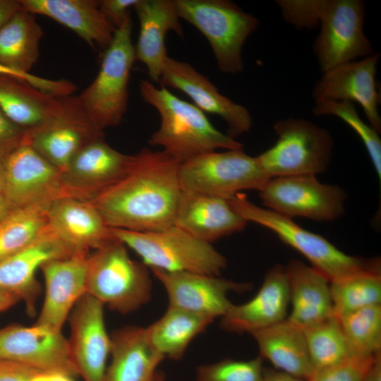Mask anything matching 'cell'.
<instances>
[{
  "mask_svg": "<svg viewBox=\"0 0 381 381\" xmlns=\"http://www.w3.org/2000/svg\"><path fill=\"white\" fill-rule=\"evenodd\" d=\"M180 162L147 148L133 155L127 173L90 200L111 228L159 231L174 225L182 195Z\"/></svg>",
  "mask_w": 381,
  "mask_h": 381,
  "instance_id": "obj_1",
  "label": "cell"
},
{
  "mask_svg": "<svg viewBox=\"0 0 381 381\" xmlns=\"http://www.w3.org/2000/svg\"><path fill=\"white\" fill-rule=\"evenodd\" d=\"M283 18L297 28L320 25L313 46L320 70L374 54L363 30L365 4L361 0H277Z\"/></svg>",
  "mask_w": 381,
  "mask_h": 381,
  "instance_id": "obj_2",
  "label": "cell"
},
{
  "mask_svg": "<svg viewBox=\"0 0 381 381\" xmlns=\"http://www.w3.org/2000/svg\"><path fill=\"white\" fill-rule=\"evenodd\" d=\"M139 90L143 99L154 107L160 117L159 127L151 135L149 144L162 147L179 162L217 149H243L242 143L217 130L198 107L167 88L141 80Z\"/></svg>",
  "mask_w": 381,
  "mask_h": 381,
  "instance_id": "obj_3",
  "label": "cell"
},
{
  "mask_svg": "<svg viewBox=\"0 0 381 381\" xmlns=\"http://www.w3.org/2000/svg\"><path fill=\"white\" fill-rule=\"evenodd\" d=\"M228 202L247 222L267 228L298 250L329 282L360 272L380 270V259L349 255L322 236L298 226L291 219L255 205L243 193L236 194Z\"/></svg>",
  "mask_w": 381,
  "mask_h": 381,
  "instance_id": "obj_4",
  "label": "cell"
},
{
  "mask_svg": "<svg viewBox=\"0 0 381 381\" xmlns=\"http://www.w3.org/2000/svg\"><path fill=\"white\" fill-rule=\"evenodd\" d=\"M113 235L133 250L150 270L189 272L219 276L225 257L211 243L172 225L152 231L111 228Z\"/></svg>",
  "mask_w": 381,
  "mask_h": 381,
  "instance_id": "obj_5",
  "label": "cell"
},
{
  "mask_svg": "<svg viewBox=\"0 0 381 381\" xmlns=\"http://www.w3.org/2000/svg\"><path fill=\"white\" fill-rule=\"evenodd\" d=\"M152 291L147 267L133 260L117 238L90 254L86 294L111 310L133 312L150 301Z\"/></svg>",
  "mask_w": 381,
  "mask_h": 381,
  "instance_id": "obj_6",
  "label": "cell"
},
{
  "mask_svg": "<svg viewBox=\"0 0 381 381\" xmlns=\"http://www.w3.org/2000/svg\"><path fill=\"white\" fill-rule=\"evenodd\" d=\"M131 31L129 15L104 52L97 76L77 95L91 121L102 131L119 126L127 110L131 71L135 60Z\"/></svg>",
  "mask_w": 381,
  "mask_h": 381,
  "instance_id": "obj_7",
  "label": "cell"
},
{
  "mask_svg": "<svg viewBox=\"0 0 381 381\" xmlns=\"http://www.w3.org/2000/svg\"><path fill=\"white\" fill-rule=\"evenodd\" d=\"M180 19L194 26L208 41L219 71L243 70V46L259 20L227 0H174Z\"/></svg>",
  "mask_w": 381,
  "mask_h": 381,
  "instance_id": "obj_8",
  "label": "cell"
},
{
  "mask_svg": "<svg viewBox=\"0 0 381 381\" xmlns=\"http://www.w3.org/2000/svg\"><path fill=\"white\" fill-rule=\"evenodd\" d=\"M277 140L255 157L270 178L316 176L327 169L333 150V138L325 128L302 119L287 118L274 123Z\"/></svg>",
  "mask_w": 381,
  "mask_h": 381,
  "instance_id": "obj_9",
  "label": "cell"
},
{
  "mask_svg": "<svg viewBox=\"0 0 381 381\" xmlns=\"http://www.w3.org/2000/svg\"><path fill=\"white\" fill-rule=\"evenodd\" d=\"M182 191L230 200L243 190L260 191L270 179L243 149L211 151L180 163Z\"/></svg>",
  "mask_w": 381,
  "mask_h": 381,
  "instance_id": "obj_10",
  "label": "cell"
},
{
  "mask_svg": "<svg viewBox=\"0 0 381 381\" xmlns=\"http://www.w3.org/2000/svg\"><path fill=\"white\" fill-rule=\"evenodd\" d=\"M259 195L267 209L278 214L318 222L340 217L347 198L341 187L322 183L315 176L309 175L272 178Z\"/></svg>",
  "mask_w": 381,
  "mask_h": 381,
  "instance_id": "obj_11",
  "label": "cell"
},
{
  "mask_svg": "<svg viewBox=\"0 0 381 381\" xmlns=\"http://www.w3.org/2000/svg\"><path fill=\"white\" fill-rule=\"evenodd\" d=\"M2 159L5 169L2 194L13 210L66 198L79 199L65 184L62 172L25 140Z\"/></svg>",
  "mask_w": 381,
  "mask_h": 381,
  "instance_id": "obj_12",
  "label": "cell"
},
{
  "mask_svg": "<svg viewBox=\"0 0 381 381\" xmlns=\"http://www.w3.org/2000/svg\"><path fill=\"white\" fill-rule=\"evenodd\" d=\"M104 139L78 96L62 97L58 111L40 127L26 131L25 141L63 172L74 156L90 143Z\"/></svg>",
  "mask_w": 381,
  "mask_h": 381,
  "instance_id": "obj_13",
  "label": "cell"
},
{
  "mask_svg": "<svg viewBox=\"0 0 381 381\" xmlns=\"http://www.w3.org/2000/svg\"><path fill=\"white\" fill-rule=\"evenodd\" d=\"M164 287L168 307L181 309L214 320L222 318L233 304L231 292L243 293L251 289L246 282L197 272H169L151 270Z\"/></svg>",
  "mask_w": 381,
  "mask_h": 381,
  "instance_id": "obj_14",
  "label": "cell"
},
{
  "mask_svg": "<svg viewBox=\"0 0 381 381\" xmlns=\"http://www.w3.org/2000/svg\"><path fill=\"white\" fill-rule=\"evenodd\" d=\"M0 359L40 371L78 375L68 340L61 332L35 324L31 327L13 324L0 329Z\"/></svg>",
  "mask_w": 381,
  "mask_h": 381,
  "instance_id": "obj_15",
  "label": "cell"
},
{
  "mask_svg": "<svg viewBox=\"0 0 381 381\" xmlns=\"http://www.w3.org/2000/svg\"><path fill=\"white\" fill-rule=\"evenodd\" d=\"M104 305L85 294L68 318V340L73 361L84 381H104L111 351V336L104 322Z\"/></svg>",
  "mask_w": 381,
  "mask_h": 381,
  "instance_id": "obj_16",
  "label": "cell"
},
{
  "mask_svg": "<svg viewBox=\"0 0 381 381\" xmlns=\"http://www.w3.org/2000/svg\"><path fill=\"white\" fill-rule=\"evenodd\" d=\"M75 251L48 224L29 246L0 262V291L18 296L25 302L28 314L34 315L40 294L37 270L47 261Z\"/></svg>",
  "mask_w": 381,
  "mask_h": 381,
  "instance_id": "obj_17",
  "label": "cell"
},
{
  "mask_svg": "<svg viewBox=\"0 0 381 381\" xmlns=\"http://www.w3.org/2000/svg\"><path fill=\"white\" fill-rule=\"evenodd\" d=\"M159 83L186 94L204 113L221 117L227 125V134L234 139L252 126L251 116L244 106L221 94L207 76L186 61L168 56Z\"/></svg>",
  "mask_w": 381,
  "mask_h": 381,
  "instance_id": "obj_18",
  "label": "cell"
},
{
  "mask_svg": "<svg viewBox=\"0 0 381 381\" xmlns=\"http://www.w3.org/2000/svg\"><path fill=\"white\" fill-rule=\"evenodd\" d=\"M380 56L379 53L375 52L362 59L341 64L323 73L313 90L315 102H356L362 107L369 125L380 133V95L375 79Z\"/></svg>",
  "mask_w": 381,
  "mask_h": 381,
  "instance_id": "obj_19",
  "label": "cell"
},
{
  "mask_svg": "<svg viewBox=\"0 0 381 381\" xmlns=\"http://www.w3.org/2000/svg\"><path fill=\"white\" fill-rule=\"evenodd\" d=\"M89 255V251L77 250L69 256L47 261L41 266L45 281V296L35 325L61 332L72 309L86 294Z\"/></svg>",
  "mask_w": 381,
  "mask_h": 381,
  "instance_id": "obj_20",
  "label": "cell"
},
{
  "mask_svg": "<svg viewBox=\"0 0 381 381\" xmlns=\"http://www.w3.org/2000/svg\"><path fill=\"white\" fill-rule=\"evenodd\" d=\"M289 306L285 266L277 264L267 271L260 289L250 301L231 305L221 318L220 327L229 332L251 334L287 318Z\"/></svg>",
  "mask_w": 381,
  "mask_h": 381,
  "instance_id": "obj_21",
  "label": "cell"
},
{
  "mask_svg": "<svg viewBox=\"0 0 381 381\" xmlns=\"http://www.w3.org/2000/svg\"><path fill=\"white\" fill-rule=\"evenodd\" d=\"M133 155L121 153L104 139L90 143L80 150L62 172L64 181L79 199L92 200L128 171Z\"/></svg>",
  "mask_w": 381,
  "mask_h": 381,
  "instance_id": "obj_22",
  "label": "cell"
},
{
  "mask_svg": "<svg viewBox=\"0 0 381 381\" xmlns=\"http://www.w3.org/2000/svg\"><path fill=\"white\" fill-rule=\"evenodd\" d=\"M133 8L140 30L135 46V60L147 68L152 83H159L168 56L165 38L169 31L183 37L174 0H138Z\"/></svg>",
  "mask_w": 381,
  "mask_h": 381,
  "instance_id": "obj_23",
  "label": "cell"
},
{
  "mask_svg": "<svg viewBox=\"0 0 381 381\" xmlns=\"http://www.w3.org/2000/svg\"><path fill=\"white\" fill-rule=\"evenodd\" d=\"M22 9L48 17L73 31L95 50L110 45L116 28L97 0H20Z\"/></svg>",
  "mask_w": 381,
  "mask_h": 381,
  "instance_id": "obj_24",
  "label": "cell"
},
{
  "mask_svg": "<svg viewBox=\"0 0 381 381\" xmlns=\"http://www.w3.org/2000/svg\"><path fill=\"white\" fill-rule=\"evenodd\" d=\"M48 221L56 234L75 250H95L116 239L111 228L90 200H56L49 205Z\"/></svg>",
  "mask_w": 381,
  "mask_h": 381,
  "instance_id": "obj_25",
  "label": "cell"
},
{
  "mask_svg": "<svg viewBox=\"0 0 381 381\" xmlns=\"http://www.w3.org/2000/svg\"><path fill=\"white\" fill-rule=\"evenodd\" d=\"M247 223L226 200L183 191L174 225L211 243L243 230Z\"/></svg>",
  "mask_w": 381,
  "mask_h": 381,
  "instance_id": "obj_26",
  "label": "cell"
},
{
  "mask_svg": "<svg viewBox=\"0 0 381 381\" xmlns=\"http://www.w3.org/2000/svg\"><path fill=\"white\" fill-rule=\"evenodd\" d=\"M285 270L291 306L289 320L303 329L334 315L330 282L325 276L298 260H291Z\"/></svg>",
  "mask_w": 381,
  "mask_h": 381,
  "instance_id": "obj_27",
  "label": "cell"
},
{
  "mask_svg": "<svg viewBox=\"0 0 381 381\" xmlns=\"http://www.w3.org/2000/svg\"><path fill=\"white\" fill-rule=\"evenodd\" d=\"M110 336L111 361L104 381H151L164 358L151 344L145 327L126 326Z\"/></svg>",
  "mask_w": 381,
  "mask_h": 381,
  "instance_id": "obj_28",
  "label": "cell"
},
{
  "mask_svg": "<svg viewBox=\"0 0 381 381\" xmlns=\"http://www.w3.org/2000/svg\"><path fill=\"white\" fill-rule=\"evenodd\" d=\"M262 359L274 369L308 381L314 373L303 329L287 318L251 334Z\"/></svg>",
  "mask_w": 381,
  "mask_h": 381,
  "instance_id": "obj_29",
  "label": "cell"
},
{
  "mask_svg": "<svg viewBox=\"0 0 381 381\" xmlns=\"http://www.w3.org/2000/svg\"><path fill=\"white\" fill-rule=\"evenodd\" d=\"M61 99L42 92L24 80L0 74V109L26 131L40 127L53 116Z\"/></svg>",
  "mask_w": 381,
  "mask_h": 381,
  "instance_id": "obj_30",
  "label": "cell"
},
{
  "mask_svg": "<svg viewBox=\"0 0 381 381\" xmlns=\"http://www.w3.org/2000/svg\"><path fill=\"white\" fill-rule=\"evenodd\" d=\"M43 35L35 14L17 11L0 29V64L30 73L38 60Z\"/></svg>",
  "mask_w": 381,
  "mask_h": 381,
  "instance_id": "obj_31",
  "label": "cell"
},
{
  "mask_svg": "<svg viewBox=\"0 0 381 381\" xmlns=\"http://www.w3.org/2000/svg\"><path fill=\"white\" fill-rule=\"evenodd\" d=\"M214 320L168 307L164 314L145 327L152 346L165 358L181 360L190 342Z\"/></svg>",
  "mask_w": 381,
  "mask_h": 381,
  "instance_id": "obj_32",
  "label": "cell"
},
{
  "mask_svg": "<svg viewBox=\"0 0 381 381\" xmlns=\"http://www.w3.org/2000/svg\"><path fill=\"white\" fill-rule=\"evenodd\" d=\"M51 203L14 209L0 221V262L29 246L40 234L49 224Z\"/></svg>",
  "mask_w": 381,
  "mask_h": 381,
  "instance_id": "obj_33",
  "label": "cell"
},
{
  "mask_svg": "<svg viewBox=\"0 0 381 381\" xmlns=\"http://www.w3.org/2000/svg\"><path fill=\"white\" fill-rule=\"evenodd\" d=\"M334 315L381 305L380 270L360 272L330 282Z\"/></svg>",
  "mask_w": 381,
  "mask_h": 381,
  "instance_id": "obj_34",
  "label": "cell"
},
{
  "mask_svg": "<svg viewBox=\"0 0 381 381\" xmlns=\"http://www.w3.org/2000/svg\"><path fill=\"white\" fill-rule=\"evenodd\" d=\"M303 330L314 373L353 356L339 320L335 315Z\"/></svg>",
  "mask_w": 381,
  "mask_h": 381,
  "instance_id": "obj_35",
  "label": "cell"
},
{
  "mask_svg": "<svg viewBox=\"0 0 381 381\" xmlns=\"http://www.w3.org/2000/svg\"><path fill=\"white\" fill-rule=\"evenodd\" d=\"M337 318L352 356L370 358L381 353V305L365 307Z\"/></svg>",
  "mask_w": 381,
  "mask_h": 381,
  "instance_id": "obj_36",
  "label": "cell"
},
{
  "mask_svg": "<svg viewBox=\"0 0 381 381\" xmlns=\"http://www.w3.org/2000/svg\"><path fill=\"white\" fill-rule=\"evenodd\" d=\"M315 115H332L346 123L358 135L369 154L372 163L381 180V140L378 133L363 121L353 103L346 101L321 100L315 102Z\"/></svg>",
  "mask_w": 381,
  "mask_h": 381,
  "instance_id": "obj_37",
  "label": "cell"
},
{
  "mask_svg": "<svg viewBox=\"0 0 381 381\" xmlns=\"http://www.w3.org/2000/svg\"><path fill=\"white\" fill-rule=\"evenodd\" d=\"M259 356L250 360L226 358L197 368L195 381H262L264 368Z\"/></svg>",
  "mask_w": 381,
  "mask_h": 381,
  "instance_id": "obj_38",
  "label": "cell"
},
{
  "mask_svg": "<svg viewBox=\"0 0 381 381\" xmlns=\"http://www.w3.org/2000/svg\"><path fill=\"white\" fill-rule=\"evenodd\" d=\"M377 355L370 358L351 356L339 364L315 371L308 381H363Z\"/></svg>",
  "mask_w": 381,
  "mask_h": 381,
  "instance_id": "obj_39",
  "label": "cell"
},
{
  "mask_svg": "<svg viewBox=\"0 0 381 381\" xmlns=\"http://www.w3.org/2000/svg\"><path fill=\"white\" fill-rule=\"evenodd\" d=\"M26 131L11 121L0 109V158L22 144Z\"/></svg>",
  "mask_w": 381,
  "mask_h": 381,
  "instance_id": "obj_40",
  "label": "cell"
},
{
  "mask_svg": "<svg viewBox=\"0 0 381 381\" xmlns=\"http://www.w3.org/2000/svg\"><path fill=\"white\" fill-rule=\"evenodd\" d=\"M138 0H100L99 8L107 19L118 28L131 15V8H133Z\"/></svg>",
  "mask_w": 381,
  "mask_h": 381,
  "instance_id": "obj_41",
  "label": "cell"
},
{
  "mask_svg": "<svg viewBox=\"0 0 381 381\" xmlns=\"http://www.w3.org/2000/svg\"><path fill=\"white\" fill-rule=\"evenodd\" d=\"M38 371L18 362L0 359V381H30Z\"/></svg>",
  "mask_w": 381,
  "mask_h": 381,
  "instance_id": "obj_42",
  "label": "cell"
},
{
  "mask_svg": "<svg viewBox=\"0 0 381 381\" xmlns=\"http://www.w3.org/2000/svg\"><path fill=\"white\" fill-rule=\"evenodd\" d=\"M22 7L20 0H0V29Z\"/></svg>",
  "mask_w": 381,
  "mask_h": 381,
  "instance_id": "obj_43",
  "label": "cell"
},
{
  "mask_svg": "<svg viewBox=\"0 0 381 381\" xmlns=\"http://www.w3.org/2000/svg\"><path fill=\"white\" fill-rule=\"evenodd\" d=\"M262 381H306L303 379L282 372L274 368L263 370Z\"/></svg>",
  "mask_w": 381,
  "mask_h": 381,
  "instance_id": "obj_44",
  "label": "cell"
},
{
  "mask_svg": "<svg viewBox=\"0 0 381 381\" xmlns=\"http://www.w3.org/2000/svg\"><path fill=\"white\" fill-rule=\"evenodd\" d=\"M363 381H381V353L376 356Z\"/></svg>",
  "mask_w": 381,
  "mask_h": 381,
  "instance_id": "obj_45",
  "label": "cell"
},
{
  "mask_svg": "<svg viewBox=\"0 0 381 381\" xmlns=\"http://www.w3.org/2000/svg\"><path fill=\"white\" fill-rule=\"evenodd\" d=\"M20 298L11 294L0 291V313L16 305Z\"/></svg>",
  "mask_w": 381,
  "mask_h": 381,
  "instance_id": "obj_46",
  "label": "cell"
},
{
  "mask_svg": "<svg viewBox=\"0 0 381 381\" xmlns=\"http://www.w3.org/2000/svg\"><path fill=\"white\" fill-rule=\"evenodd\" d=\"M48 381H74L73 376L59 371H47Z\"/></svg>",
  "mask_w": 381,
  "mask_h": 381,
  "instance_id": "obj_47",
  "label": "cell"
},
{
  "mask_svg": "<svg viewBox=\"0 0 381 381\" xmlns=\"http://www.w3.org/2000/svg\"><path fill=\"white\" fill-rule=\"evenodd\" d=\"M13 209L2 193H0V221L7 216Z\"/></svg>",
  "mask_w": 381,
  "mask_h": 381,
  "instance_id": "obj_48",
  "label": "cell"
},
{
  "mask_svg": "<svg viewBox=\"0 0 381 381\" xmlns=\"http://www.w3.org/2000/svg\"><path fill=\"white\" fill-rule=\"evenodd\" d=\"M30 381H48L47 371H38L31 377Z\"/></svg>",
  "mask_w": 381,
  "mask_h": 381,
  "instance_id": "obj_49",
  "label": "cell"
},
{
  "mask_svg": "<svg viewBox=\"0 0 381 381\" xmlns=\"http://www.w3.org/2000/svg\"><path fill=\"white\" fill-rule=\"evenodd\" d=\"M5 181V169L3 159L0 158V193H3Z\"/></svg>",
  "mask_w": 381,
  "mask_h": 381,
  "instance_id": "obj_50",
  "label": "cell"
},
{
  "mask_svg": "<svg viewBox=\"0 0 381 381\" xmlns=\"http://www.w3.org/2000/svg\"><path fill=\"white\" fill-rule=\"evenodd\" d=\"M151 381H166L163 373L160 371H157Z\"/></svg>",
  "mask_w": 381,
  "mask_h": 381,
  "instance_id": "obj_51",
  "label": "cell"
},
{
  "mask_svg": "<svg viewBox=\"0 0 381 381\" xmlns=\"http://www.w3.org/2000/svg\"><path fill=\"white\" fill-rule=\"evenodd\" d=\"M1 67H2V66H1V65L0 64V71H1Z\"/></svg>",
  "mask_w": 381,
  "mask_h": 381,
  "instance_id": "obj_52",
  "label": "cell"
}]
</instances>
